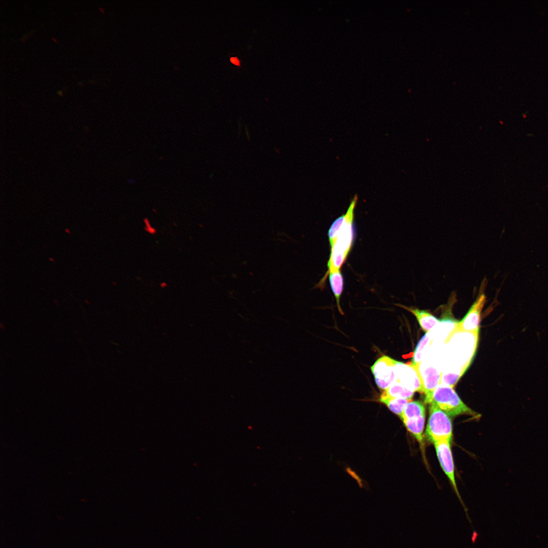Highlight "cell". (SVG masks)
Here are the masks:
<instances>
[{
  "label": "cell",
  "instance_id": "cell-1",
  "mask_svg": "<svg viewBox=\"0 0 548 548\" xmlns=\"http://www.w3.org/2000/svg\"><path fill=\"white\" fill-rule=\"evenodd\" d=\"M357 200L358 197L355 195L345 214L344 222L331 246V253L328 262V271L340 270L351 249L354 237V210Z\"/></svg>",
  "mask_w": 548,
  "mask_h": 548
},
{
  "label": "cell",
  "instance_id": "cell-2",
  "mask_svg": "<svg viewBox=\"0 0 548 548\" xmlns=\"http://www.w3.org/2000/svg\"><path fill=\"white\" fill-rule=\"evenodd\" d=\"M452 386H438L433 393L430 403H434L449 416L461 414L475 415L461 400Z\"/></svg>",
  "mask_w": 548,
  "mask_h": 548
},
{
  "label": "cell",
  "instance_id": "cell-3",
  "mask_svg": "<svg viewBox=\"0 0 548 548\" xmlns=\"http://www.w3.org/2000/svg\"><path fill=\"white\" fill-rule=\"evenodd\" d=\"M426 435L433 443L442 440L450 441L452 435V424L449 415L433 403H430Z\"/></svg>",
  "mask_w": 548,
  "mask_h": 548
},
{
  "label": "cell",
  "instance_id": "cell-4",
  "mask_svg": "<svg viewBox=\"0 0 548 548\" xmlns=\"http://www.w3.org/2000/svg\"><path fill=\"white\" fill-rule=\"evenodd\" d=\"M484 292H480L464 318L456 325L455 332H468L478 338L481 314L486 303Z\"/></svg>",
  "mask_w": 548,
  "mask_h": 548
},
{
  "label": "cell",
  "instance_id": "cell-5",
  "mask_svg": "<svg viewBox=\"0 0 548 548\" xmlns=\"http://www.w3.org/2000/svg\"><path fill=\"white\" fill-rule=\"evenodd\" d=\"M449 441L442 440L434 443L437 456L441 466L449 478L455 493L460 501L469 522L471 524L468 515V509L463 503L458 490L454 475V465Z\"/></svg>",
  "mask_w": 548,
  "mask_h": 548
},
{
  "label": "cell",
  "instance_id": "cell-6",
  "mask_svg": "<svg viewBox=\"0 0 548 548\" xmlns=\"http://www.w3.org/2000/svg\"><path fill=\"white\" fill-rule=\"evenodd\" d=\"M394 370L397 381L404 387L414 392L424 393L423 381L419 369L410 363L405 364L395 360Z\"/></svg>",
  "mask_w": 548,
  "mask_h": 548
},
{
  "label": "cell",
  "instance_id": "cell-7",
  "mask_svg": "<svg viewBox=\"0 0 548 548\" xmlns=\"http://www.w3.org/2000/svg\"><path fill=\"white\" fill-rule=\"evenodd\" d=\"M394 361L389 356L384 355L371 366L375 383L379 389L385 390L397 380Z\"/></svg>",
  "mask_w": 548,
  "mask_h": 548
},
{
  "label": "cell",
  "instance_id": "cell-8",
  "mask_svg": "<svg viewBox=\"0 0 548 548\" xmlns=\"http://www.w3.org/2000/svg\"><path fill=\"white\" fill-rule=\"evenodd\" d=\"M440 378V373L435 368L430 367L426 370L424 376H422L425 403L430 402L433 392L438 387Z\"/></svg>",
  "mask_w": 548,
  "mask_h": 548
},
{
  "label": "cell",
  "instance_id": "cell-9",
  "mask_svg": "<svg viewBox=\"0 0 548 548\" xmlns=\"http://www.w3.org/2000/svg\"><path fill=\"white\" fill-rule=\"evenodd\" d=\"M412 313L417 318L420 326L426 332L430 331L438 322L439 320L426 310L417 308L409 307L403 305H399Z\"/></svg>",
  "mask_w": 548,
  "mask_h": 548
},
{
  "label": "cell",
  "instance_id": "cell-10",
  "mask_svg": "<svg viewBox=\"0 0 548 548\" xmlns=\"http://www.w3.org/2000/svg\"><path fill=\"white\" fill-rule=\"evenodd\" d=\"M329 280L330 286L336 299L337 309L339 312L344 315L340 304V298L343 290L344 279L340 270H332L328 271Z\"/></svg>",
  "mask_w": 548,
  "mask_h": 548
},
{
  "label": "cell",
  "instance_id": "cell-11",
  "mask_svg": "<svg viewBox=\"0 0 548 548\" xmlns=\"http://www.w3.org/2000/svg\"><path fill=\"white\" fill-rule=\"evenodd\" d=\"M425 415L414 417L402 420L407 429L415 437L417 440L422 443V433L424 427Z\"/></svg>",
  "mask_w": 548,
  "mask_h": 548
},
{
  "label": "cell",
  "instance_id": "cell-12",
  "mask_svg": "<svg viewBox=\"0 0 548 548\" xmlns=\"http://www.w3.org/2000/svg\"><path fill=\"white\" fill-rule=\"evenodd\" d=\"M414 392L404 387L397 380L387 389L385 390L381 396L411 399Z\"/></svg>",
  "mask_w": 548,
  "mask_h": 548
},
{
  "label": "cell",
  "instance_id": "cell-13",
  "mask_svg": "<svg viewBox=\"0 0 548 548\" xmlns=\"http://www.w3.org/2000/svg\"><path fill=\"white\" fill-rule=\"evenodd\" d=\"M379 401L386 404L394 414L400 417L406 405L411 399L380 396Z\"/></svg>",
  "mask_w": 548,
  "mask_h": 548
},
{
  "label": "cell",
  "instance_id": "cell-14",
  "mask_svg": "<svg viewBox=\"0 0 548 548\" xmlns=\"http://www.w3.org/2000/svg\"><path fill=\"white\" fill-rule=\"evenodd\" d=\"M422 415H425V408L423 404L418 401H410L406 405L400 417L403 420Z\"/></svg>",
  "mask_w": 548,
  "mask_h": 548
},
{
  "label": "cell",
  "instance_id": "cell-15",
  "mask_svg": "<svg viewBox=\"0 0 548 548\" xmlns=\"http://www.w3.org/2000/svg\"><path fill=\"white\" fill-rule=\"evenodd\" d=\"M429 339L428 332H426L424 336L421 338L419 342L417 344V347L415 348L414 351V356L413 357L412 361L410 363L412 365L417 369H419L420 364L421 362V356L422 352L424 349V346L427 343Z\"/></svg>",
  "mask_w": 548,
  "mask_h": 548
},
{
  "label": "cell",
  "instance_id": "cell-16",
  "mask_svg": "<svg viewBox=\"0 0 548 548\" xmlns=\"http://www.w3.org/2000/svg\"><path fill=\"white\" fill-rule=\"evenodd\" d=\"M345 214L336 219L331 225L328 231V237L330 247L333 244L337 233L345 220Z\"/></svg>",
  "mask_w": 548,
  "mask_h": 548
},
{
  "label": "cell",
  "instance_id": "cell-17",
  "mask_svg": "<svg viewBox=\"0 0 548 548\" xmlns=\"http://www.w3.org/2000/svg\"><path fill=\"white\" fill-rule=\"evenodd\" d=\"M478 536V533H477L476 531H474L472 534V536H471V541H472L473 543L475 542Z\"/></svg>",
  "mask_w": 548,
  "mask_h": 548
},
{
  "label": "cell",
  "instance_id": "cell-18",
  "mask_svg": "<svg viewBox=\"0 0 548 548\" xmlns=\"http://www.w3.org/2000/svg\"><path fill=\"white\" fill-rule=\"evenodd\" d=\"M230 61H231V63H232L233 64H234L235 65H239V62L238 60L236 57H231L230 58Z\"/></svg>",
  "mask_w": 548,
  "mask_h": 548
},
{
  "label": "cell",
  "instance_id": "cell-19",
  "mask_svg": "<svg viewBox=\"0 0 548 548\" xmlns=\"http://www.w3.org/2000/svg\"><path fill=\"white\" fill-rule=\"evenodd\" d=\"M57 93H58V94H59L60 95H62L63 92H62V90H60V91L57 92Z\"/></svg>",
  "mask_w": 548,
  "mask_h": 548
},
{
  "label": "cell",
  "instance_id": "cell-20",
  "mask_svg": "<svg viewBox=\"0 0 548 548\" xmlns=\"http://www.w3.org/2000/svg\"><path fill=\"white\" fill-rule=\"evenodd\" d=\"M99 10H100V11H101V12L102 13H104V11H103V10H102V9H101V8H99Z\"/></svg>",
  "mask_w": 548,
  "mask_h": 548
}]
</instances>
